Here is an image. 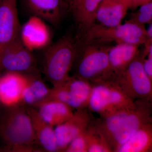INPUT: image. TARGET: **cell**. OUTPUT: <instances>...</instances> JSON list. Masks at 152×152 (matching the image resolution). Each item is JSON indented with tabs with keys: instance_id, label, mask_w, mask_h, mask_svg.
<instances>
[{
	"instance_id": "18",
	"label": "cell",
	"mask_w": 152,
	"mask_h": 152,
	"mask_svg": "<svg viewBox=\"0 0 152 152\" xmlns=\"http://www.w3.org/2000/svg\"><path fill=\"white\" fill-rule=\"evenodd\" d=\"M64 84L69 96V106L76 110L88 107L92 84L74 75L70 76Z\"/></svg>"
},
{
	"instance_id": "3",
	"label": "cell",
	"mask_w": 152,
	"mask_h": 152,
	"mask_svg": "<svg viewBox=\"0 0 152 152\" xmlns=\"http://www.w3.org/2000/svg\"><path fill=\"white\" fill-rule=\"evenodd\" d=\"M0 137L9 151H42L37 143L29 115L23 104L8 107L0 121Z\"/></svg>"
},
{
	"instance_id": "6",
	"label": "cell",
	"mask_w": 152,
	"mask_h": 152,
	"mask_svg": "<svg viewBox=\"0 0 152 152\" xmlns=\"http://www.w3.org/2000/svg\"><path fill=\"white\" fill-rule=\"evenodd\" d=\"M91 83L88 107L89 110L99 114L100 117L134 106L135 100L110 81L99 80Z\"/></svg>"
},
{
	"instance_id": "23",
	"label": "cell",
	"mask_w": 152,
	"mask_h": 152,
	"mask_svg": "<svg viewBox=\"0 0 152 152\" xmlns=\"http://www.w3.org/2000/svg\"><path fill=\"white\" fill-rule=\"evenodd\" d=\"M128 21L143 25L152 23V1L140 6L137 12L131 14Z\"/></svg>"
},
{
	"instance_id": "10",
	"label": "cell",
	"mask_w": 152,
	"mask_h": 152,
	"mask_svg": "<svg viewBox=\"0 0 152 152\" xmlns=\"http://www.w3.org/2000/svg\"><path fill=\"white\" fill-rule=\"evenodd\" d=\"M92 120L86 109L77 110L64 122L56 126L54 129L59 152H64L74 138L86 130Z\"/></svg>"
},
{
	"instance_id": "16",
	"label": "cell",
	"mask_w": 152,
	"mask_h": 152,
	"mask_svg": "<svg viewBox=\"0 0 152 152\" xmlns=\"http://www.w3.org/2000/svg\"><path fill=\"white\" fill-rule=\"evenodd\" d=\"M140 46L129 44L113 46L108 53L109 73H116L125 70L140 54Z\"/></svg>"
},
{
	"instance_id": "22",
	"label": "cell",
	"mask_w": 152,
	"mask_h": 152,
	"mask_svg": "<svg viewBox=\"0 0 152 152\" xmlns=\"http://www.w3.org/2000/svg\"><path fill=\"white\" fill-rule=\"evenodd\" d=\"M86 135L88 152H113L103 136L93 124L92 121L86 130Z\"/></svg>"
},
{
	"instance_id": "13",
	"label": "cell",
	"mask_w": 152,
	"mask_h": 152,
	"mask_svg": "<svg viewBox=\"0 0 152 152\" xmlns=\"http://www.w3.org/2000/svg\"><path fill=\"white\" fill-rule=\"evenodd\" d=\"M23 2L32 15L39 17L55 26L58 24L69 11L65 0H23Z\"/></svg>"
},
{
	"instance_id": "24",
	"label": "cell",
	"mask_w": 152,
	"mask_h": 152,
	"mask_svg": "<svg viewBox=\"0 0 152 152\" xmlns=\"http://www.w3.org/2000/svg\"><path fill=\"white\" fill-rule=\"evenodd\" d=\"M86 131L74 138L64 152H88V144L86 138Z\"/></svg>"
},
{
	"instance_id": "14",
	"label": "cell",
	"mask_w": 152,
	"mask_h": 152,
	"mask_svg": "<svg viewBox=\"0 0 152 152\" xmlns=\"http://www.w3.org/2000/svg\"><path fill=\"white\" fill-rule=\"evenodd\" d=\"M25 106L31 118L37 143L44 151L59 152L53 127L41 118L35 108Z\"/></svg>"
},
{
	"instance_id": "8",
	"label": "cell",
	"mask_w": 152,
	"mask_h": 152,
	"mask_svg": "<svg viewBox=\"0 0 152 152\" xmlns=\"http://www.w3.org/2000/svg\"><path fill=\"white\" fill-rule=\"evenodd\" d=\"M37 64L33 52L25 46L20 37L6 47L0 54V73H29L38 70Z\"/></svg>"
},
{
	"instance_id": "15",
	"label": "cell",
	"mask_w": 152,
	"mask_h": 152,
	"mask_svg": "<svg viewBox=\"0 0 152 152\" xmlns=\"http://www.w3.org/2000/svg\"><path fill=\"white\" fill-rule=\"evenodd\" d=\"M129 9L125 0H103L97 11L96 20L106 26H118Z\"/></svg>"
},
{
	"instance_id": "25",
	"label": "cell",
	"mask_w": 152,
	"mask_h": 152,
	"mask_svg": "<svg viewBox=\"0 0 152 152\" xmlns=\"http://www.w3.org/2000/svg\"><path fill=\"white\" fill-rule=\"evenodd\" d=\"M144 71L152 80V46L150 47L146 58L143 61Z\"/></svg>"
},
{
	"instance_id": "20",
	"label": "cell",
	"mask_w": 152,
	"mask_h": 152,
	"mask_svg": "<svg viewBox=\"0 0 152 152\" xmlns=\"http://www.w3.org/2000/svg\"><path fill=\"white\" fill-rule=\"evenodd\" d=\"M152 152V124L143 125L120 146L115 152Z\"/></svg>"
},
{
	"instance_id": "4",
	"label": "cell",
	"mask_w": 152,
	"mask_h": 152,
	"mask_svg": "<svg viewBox=\"0 0 152 152\" xmlns=\"http://www.w3.org/2000/svg\"><path fill=\"white\" fill-rule=\"evenodd\" d=\"M46 48L43 57V72L53 86H59L70 77L76 55L75 37L64 35Z\"/></svg>"
},
{
	"instance_id": "27",
	"label": "cell",
	"mask_w": 152,
	"mask_h": 152,
	"mask_svg": "<svg viewBox=\"0 0 152 152\" xmlns=\"http://www.w3.org/2000/svg\"><path fill=\"white\" fill-rule=\"evenodd\" d=\"M66 1V2L67 4H68V5H69V8H70L71 6L72 5V4H73L74 2L76 1V0H65Z\"/></svg>"
},
{
	"instance_id": "12",
	"label": "cell",
	"mask_w": 152,
	"mask_h": 152,
	"mask_svg": "<svg viewBox=\"0 0 152 152\" xmlns=\"http://www.w3.org/2000/svg\"><path fill=\"white\" fill-rule=\"evenodd\" d=\"M29 73L7 72L0 75V102L8 107L22 104V96L29 81Z\"/></svg>"
},
{
	"instance_id": "1",
	"label": "cell",
	"mask_w": 152,
	"mask_h": 152,
	"mask_svg": "<svg viewBox=\"0 0 152 152\" xmlns=\"http://www.w3.org/2000/svg\"><path fill=\"white\" fill-rule=\"evenodd\" d=\"M152 112L151 102L136 99L132 107L100 117L92 123L115 152L140 128L152 123Z\"/></svg>"
},
{
	"instance_id": "28",
	"label": "cell",
	"mask_w": 152,
	"mask_h": 152,
	"mask_svg": "<svg viewBox=\"0 0 152 152\" xmlns=\"http://www.w3.org/2000/svg\"><path fill=\"white\" fill-rule=\"evenodd\" d=\"M3 0H0V4L1 3V2Z\"/></svg>"
},
{
	"instance_id": "21",
	"label": "cell",
	"mask_w": 152,
	"mask_h": 152,
	"mask_svg": "<svg viewBox=\"0 0 152 152\" xmlns=\"http://www.w3.org/2000/svg\"><path fill=\"white\" fill-rule=\"evenodd\" d=\"M103 0H76L69 12L78 27V29L95 23L98 7Z\"/></svg>"
},
{
	"instance_id": "2",
	"label": "cell",
	"mask_w": 152,
	"mask_h": 152,
	"mask_svg": "<svg viewBox=\"0 0 152 152\" xmlns=\"http://www.w3.org/2000/svg\"><path fill=\"white\" fill-rule=\"evenodd\" d=\"M75 39L74 76L91 83L103 78L110 72L108 53L113 46L109 42L77 35Z\"/></svg>"
},
{
	"instance_id": "9",
	"label": "cell",
	"mask_w": 152,
	"mask_h": 152,
	"mask_svg": "<svg viewBox=\"0 0 152 152\" xmlns=\"http://www.w3.org/2000/svg\"><path fill=\"white\" fill-rule=\"evenodd\" d=\"M50 29L44 20L32 15L21 26L20 38L23 44L31 51L45 48L50 45Z\"/></svg>"
},
{
	"instance_id": "7",
	"label": "cell",
	"mask_w": 152,
	"mask_h": 152,
	"mask_svg": "<svg viewBox=\"0 0 152 152\" xmlns=\"http://www.w3.org/2000/svg\"><path fill=\"white\" fill-rule=\"evenodd\" d=\"M77 35L87 39L100 40L116 44L143 45L147 39L145 25L127 21L124 24L107 27L95 23L78 29Z\"/></svg>"
},
{
	"instance_id": "5",
	"label": "cell",
	"mask_w": 152,
	"mask_h": 152,
	"mask_svg": "<svg viewBox=\"0 0 152 152\" xmlns=\"http://www.w3.org/2000/svg\"><path fill=\"white\" fill-rule=\"evenodd\" d=\"M145 58L140 52L138 56L124 71L109 73L103 78L113 83L134 100L152 101V80L144 71Z\"/></svg>"
},
{
	"instance_id": "19",
	"label": "cell",
	"mask_w": 152,
	"mask_h": 152,
	"mask_svg": "<svg viewBox=\"0 0 152 152\" xmlns=\"http://www.w3.org/2000/svg\"><path fill=\"white\" fill-rule=\"evenodd\" d=\"M29 75V81L22 96V104L35 107L46 99L50 88L41 78L38 70Z\"/></svg>"
},
{
	"instance_id": "11",
	"label": "cell",
	"mask_w": 152,
	"mask_h": 152,
	"mask_svg": "<svg viewBox=\"0 0 152 152\" xmlns=\"http://www.w3.org/2000/svg\"><path fill=\"white\" fill-rule=\"evenodd\" d=\"M20 28L17 0H3L0 4V54L20 37Z\"/></svg>"
},
{
	"instance_id": "26",
	"label": "cell",
	"mask_w": 152,
	"mask_h": 152,
	"mask_svg": "<svg viewBox=\"0 0 152 152\" xmlns=\"http://www.w3.org/2000/svg\"><path fill=\"white\" fill-rule=\"evenodd\" d=\"M127 4L129 9H135L137 7L145 3L151 1L152 0H125Z\"/></svg>"
},
{
	"instance_id": "17",
	"label": "cell",
	"mask_w": 152,
	"mask_h": 152,
	"mask_svg": "<svg viewBox=\"0 0 152 152\" xmlns=\"http://www.w3.org/2000/svg\"><path fill=\"white\" fill-rule=\"evenodd\" d=\"M35 107L41 118L53 127L64 122L74 113L69 106L56 101H44Z\"/></svg>"
}]
</instances>
